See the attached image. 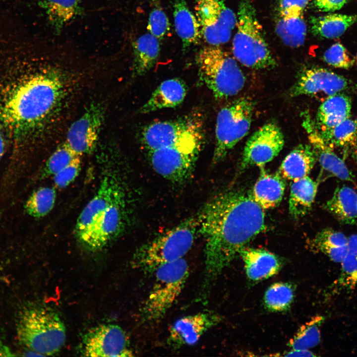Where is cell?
<instances>
[{
    "label": "cell",
    "instance_id": "21",
    "mask_svg": "<svg viewBox=\"0 0 357 357\" xmlns=\"http://www.w3.org/2000/svg\"><path fill=\"white\" fill-rule=\"evenodd\" d=\"M186 93L187 87L183 80L177 78L166 80L154 90L139 112L147 114L178 106L184 100Z\"/></svg>",
    "mask_w": 357,
    "mask_h": 357
},
{
    "label": "cell",
    "instance_id": "11",
    "mask_svg": "<svg viewBox=\"0 0 357 357\" xmlns=\"http://www.w3.org/2000/svg\"><path fill=\"white\" fill-rule=\"evenodd\" d=\"M194 8L206 42L219 46L229 41L237 18L223 0H195Z\"/></svg>",
    "mask_w": 357,
    "mask_h": 357
},
{
    "label": "cell",
    "instance_id": "48",
    "mask_svg": "<svg viewBox=\"0 0 357 357\" xmlns=\"http://www.w3.org/2000/svg\"><path fill=\"white\" fill-rule=\"evenodd\" d=\"M356 60H357V56H356Z\"/></svg>",
    "mask_w": 357,
    "mask_h": 357
},
{
    "label": "cell",
    "instance_id": "22",
    "mask_svg": "<svg viewBox=\"0 0 357 357\" xmlns=\"http://www.w3.org/2000/svg\"><path fill=\"white\" fill-rule=\"evenodd\" d=\"M239 256L244 263L248 278L254 281L274 275L281 267L277 256L264 249L245 247L241 251Z\"/></svg>",
    "mask_w": 357,
    "mask_h": 357
},
{
    "label": "cell",
    "instance_id": "5",
    "mask_svg": "<svg viewBox=\"0 0 357 357\" xmlns=\"http://www.w3.org/2000/svg\"><path fill=\"white\" fill-rule=\"evenodd\" d=\"M256 16L250 0H240L233 53L235 58L247 67L255 69L273 68L277 62L265 39L262 26Z\"/></svg>",
    "mask_w": 357,
    "mask_h": 357
},
{
    "label": "cell",
    "instance_id": "31",
    "mask_svg": "<svg viewBox=\"0 0 357 357\" xmlns=\"http://www.w3.org/2000/svg\"><path fill=\"white\" fill-rule=\"evenodd\" d=\"M357 21V15L338 13L312 17L310 19L312 33L315 35L327 39L341 36Z\"/></svg>",
    "mask_w": 357,
    "mask_h": 357
},
{
    "label": "cell",
    "instance_id": "27",
    "mask_svg": "<svg viewBox=\"0 0 357 357\" xmlns=\"http://www.w3.org/2000/svg\"><path fill=\"white\" fill-rule=\"evenodd\" d=\"M173 6L175 29L185 52L190 46L199 43L202 37L200 25L185 0H174Z\"/></svg>",
    "mask_w": 357,
    "mask_h": 357
},
{
    "label": "cell",
    "instance_id": "8",
    "mask_svg": "<svg viewBox=\"0 0 357 357\" xmlns=\"http://www.w3.org/2000/svg\"><path fill=\"white\" fill-rule=\"evenodd\" d=\"M155 273V280L141 310L143 320L157 321L166 314L178 298L189 275L183 258L163 265Z\"/></svg>",
    "mask_w": 357,
    "mask_h": 357
},
{
    "label": "cell",
    "instance_id": "41",
    "mask_svg": "<svg viewBox=\"0 0 357 357\" xmlns=\"http://www.w3.org/2000/svg\"><path fill=\"white\" fill-rule=\"evenodd\" d=\"M81 156L76 157L70 164L53 176L56 186L64 188L72 182L78 176L81 168Z\"/></svg>",
    "mask_w": 357,
    "mask_h": 357
},
{
    "label": "cell",
    "instance_id": "33",
    "mask_svg": "<svg viewBox=\"0 0 357 357\" xmlns=\"http://www.w3.org/2000/svg\"><path fill=\"white\" fill-rule=\"evenodd\" d=\"M276 32L286 45L294 48L301 46L306 33L302 15L291 18L281 17L276 24Z\"/></svg>",
    "mask_w": 357,
    "mask_h": 357
},
{
    "label": "cell",
    "instance_id": "18",
    "mask_svg": "<svg viewBox=\"0 0 357 357\" xmlns=\"http://www.w3.org/2000/svg\"><path fill=\"white\" fill-rule=\"evenodd\" d=\"M303 126L308 137L310 144L313 148L321 167L319 181L327 178L334 177L341 180L354 181L355 177L348 169L343 159L338 156L326 142L318 130L315 123L308 115L303 119Z\"/></svg>",
    "mask_w": 357,
    "mask_h": 357
},
{
    "label": "cell",
    "instance_id": "49",
    "mask_svg": "<svg viewBox=\"0 0 357 357\" xmlns=\"http://www.w3.org/2000/svg\"></svg>",
    "mask_w": 357,
    "mask_h": 357
},
{
    "label": "cell",
    "instance_id": "39",
    "mask_svg": "<svg viewBox=\"0 0 357 357\" xmlns=\"http://www.w3.org/2000/svg\"><path fill=\"white\" fill-rule=\"evenodd\" d=\"M323 59L329 65L340 68L349 69L354 63L346 48L339 43L332 45L325 52Z\"/></svg>",
    "mask_w": 357,
    "mask_h": 357
},
{
    "label": "cell",
    "instance_id": "26",
    "mask_svg": "<svg viewBox=\"0 0 357 357\" xmlns=\"http://www.w3.org/2000/svg\"><path fill=\"white\" fill-rule=\"evenodd\" d=\"M324 209L342 224L357 223V195L356 190L347 185L337 187Z\"/></svg>",
    "mask_w": 357,
    "mask_h": 357
},
{
    "label": "cell",
    "instance_id": "10",
    "mask_svg": "<svg viewBox=\"0 0 357 357\" xmlns=\"http://www.w3.org/2000/svg\"><path fill=\"white\" fill-rule=\"evenodd\" d=\"M204 130L202 113L193 111L177 119L158 121L145 126L140 141L148 151L173 145L191 134Z\"/></svg>",
    "mask_w": 357,
    "mask_h": 357
},
{
    "label": "cell",
    "instance_id": "9",
    "mask_svg": "<svg viewBox=\"0 0 357 357\" xmlns=\"http://www.w3.org/2000/svg\"><path fill=\"white\" fill-rule=\"evenodd\" d=\"M255 107L254 101L244 96L233 101L220 110L215 127L213 163L222 161L247 134Z\"/></svg>",
    "mask_w": 357,
    "mask_h": 357
},
{
    "label": "cell",
    "instance_id": "6",
    "mask_svg": "<svg viewBox=\"0 0 357 357\" xmlns=\"http://www.w3.org/2000/svg\"><path fill=\"white\" fill-rule=\"evenodd\" d=\"M200 80L216 99L238 94L243 88L245 77L235 59L219 46H206L196 57Z\"/></svg>",
    "mask_w": 357,
    "mask_h": 357
},
{
    "label": "cell",
    "instance_id": "20",
    "mask_svg": "<svg viewBox=\"0 0 357 357\" xmlns=\"http://www.w3.org/2000/svg\"><path fill=\"white\" fill-rule=\"evenodd\" d=\"M317 161L310 144H301L285 158L278 173L283 178L295 181L308 176Z\"/></svg>",
    "mask_w": 357,
    "mask_h": 357
},
{
    "label": "cell",
    "instance_id": "7",
    "mask_svg": "<svg viewBox=\"0 0 357 357\" xmlns=\"http://www.w3.org/2000/svg\"><path fill=\"white\" fill-rule=\"evenodd\" d=\"M204 130L191 134L176 143L148 151L153 170L164 178L182 183L192 175L205 139Z\"/></svg>",
    "mask_w": 357,
    "mask_h": 357
},
{
    "label": "cell",
    "instance_id": "23",
    "mask_svg": "<svg viewBox=\"0 0 357 357\" xmlns=\"http://www.w3.org/2000/svg\"><path fill=\"white\" fill-rule=\"evenodd\" d=\"M350 97L338 93L326 99L318 109L315 124L319 132L331 129L350 117Z\"/></svg>",
    "mask_w": 357,
    "mask_h": 357
},
{
    "label": "cell",
    "instance_id": "13",
    "mask_svg": "<svg viewBox=\"0 0 357 357\" xmlns=\"http://www.w3.org/2000/svg\"><path fill=\"white\" fill-rule=\"evenodd\" d=\"M81 345V352L86 357L132 356L125 333L116 325L103 324L92 328L85 334Z\"/></svg>",
    "mask_w": 357,
    "mask_h": 357
},
{
    "label": "cell",
    "instance_id": "1",
    "mask_svg": "<svg viewBox=\"0 0 357 357\" xmlns=\"http://www.w3.org/2000/svg\"><path fill=\"white\" fill-rule=\"evenodd\" d=\"M263 210L250 194L239 190L219 194L202 208L197 217L205 240L206 284L266 229Z\"/></svg>",
    "mask_w": 357,
    "mask_h": 357
},
{
    "label": "cell",
    "instance_id": "30",
    "mask_svg": "<svg viewBox=\"0 0 357 357\" xmlns=\"http://www.w3.org/2000/svg\"><path fill=\"white\" fill-rule=\"evenodd\" d=\"M311 243L316 250L336 263H341L348 252V238L332 228H326L318 232Z\"/></svg>",
    "mask_w": 357,
    "mask_h": 357
},
{
    "label": "cell",
    "instance_id": "46",
    "mask_svg": "<svg viewBox=\"0 0 357 357\" xmlns=\"http://www.w3.org/2000/svg\"><path fill=\"white\" fill-rule=\"evenodd\" d=\"M5 141L1 133L0 132V160L4 152Z\"/></svg>",
    "mask_w": 357,
    "mask_h": 357
},
{
    "label": "cell",
    "instance_id": "28",
    "mask_svg": "<svg viewBox=\"0 0 357 357\" xmlns=\"http://www.w3.org/2000/svg\"><path fill=\"white\" fill-rule=\"evenodd\" d=\"M134 76L143 75L156 63L160 53L159 40L149 33L138 37L132 43Z\"/></svg>",
    "mask_w": 357,
    "mask_h": 357
},
{
    "label": "cell",
    "instance_id": "12",
    "mask_svg": "<svg viewBox=\"0 0 357 357\" xmlns=\"http://www.w3.org/2000/svg\"><path fill=\"white\" fill-rule=\"evenodd\" d=\"M284 143V134L278 124L274 122L265 123L246 142L240 163V170L253 166L263 167L279 154Z\"/></svg>",
    "mask_w": 357,
    "mask_h": 357
},
{
    "label": "cell",
    "instance_id": "35",
    "mask_svg": "<svg viewBox=\"0 0 357 357\" xmlns=\"http://www.w3.org/2000/svg\"><path fill=\"white\" fill-rule=\"evenodd\" d=\"M56 199V191L51 187L39 188L29 197L24 208L32 217L41 218L47 215L53 208Z\"/></svg>",
    "mask_w": 357,
    "mask_h": 357
},
{
    "label": "cell",
    "instance_id": "17",
    "mask_svg": "<svg viewBox=\"0 0 357 357\" xmlns=\"http://www.w3.org/2000/svg\"><path fill=\"white\" fill-rule=\"evenodd\" d=\"M125 196L114 201L96 221L82 243L91 250L106 245L124 228L126 218Z\"/></svg>",
    "mask_w": 357,
    "mask_h": 357
},
{
    "label": "cell",
    "instance_id": "4",
    "mask_svg": "<svg viewBox=\"0 0 357 357\" xmlns=\"http://www.w3.org/2000/svg\"><path fill=\"white\" fill-rule=\"evenodd\" d=\"M17 336L21 344L39 355L55 354L62 348L65 328L53 310L37 305L24 307L18 314Z\"/></svg>",
    "mask_w": 357,
    "mask_h": 357
},
{
    "label": "cell",
    "instance_id": "38",
    "mask_svg": "<svg viewBox=\"0 0 357 357\" xmlns=\"http://www.w3.org/2000/svg\"><path fill=\"white\" fill-rule=\"evenodd\" d=\"M76 153L65 143L60 144L50 156L42 170V178L55 176L70 164L76 157Z\"/></svg>",
    "mask_w": 357,
    "mask_h": 357
},
{
    "label": "cell",
    "instance_id": "42",
    "mask_svg": "<svg viewBox=\"0 0 357 357\" xmlns=\"http://www.w3.org/2000/svg\"><path fill=\"white\" fill-rule=\"evenodd\" d=\"M309 0H279L281 17L291 18L302 15Z\"/></svg>",
    "mask_w": 357,
    "mask_h": 357
},
{
    "label": "cell",
    "instance_id": "47",
    "mask_svg": "<svg viewBox=\"0 0 357 357\" xmlns=\"http://www.w3.org/2000/svg\"><path fill=\"white\" fill-rule=\"evenodd\" d=\"M152 2H156L160 0H149Z\"/></svg>",
    "mask_w": 357,
    "mask_h": 357
},
{
    "label": "cell",
    "instance_id": "36",
    "mask_svg": "<svg viewBox=\"0 0 357 357\" xmlns=\"http://www.w3.org/2000/svg\"><path fill=\"white\" fill-rule=\"evenodd\" d=\"M341 263V272L330 288L332 295L353 290L357 286V257L348 251Z\"/></svg>",
    "mask_w": 357,
    "mask_h": 357
},
{
    "label": "cell",
    "instance_id": "16",
    "mask_svg": "<svg viewBox=\"0 0 357 357\" xmlns=\"http://www.w3.org/2000/svg\"><path fill=\"white\" fill-rule=\"evenodd\" d=\"M122 186L116 177H103L95 194L79 215L75 226L77 238L82 243L104 211L117 199L125 195Z\"/></svg>",
    "mask_w": 357,
    "mask_h": 357
},
{
    "label": "cell",
    "instance_id": "24",
    "mask_svg": "<svg viewBox=\"0 0 357 357\" xmlns=\"http://www.w3.org/2000/svg\"><path fill=\"white\" fill-rule=\"evenodd\" d=\"M261 168L260 175L250 195L263 209L274 208L282 199L285 189V181L278 174H268L263 167Z\"/></svg>",
    "mask_w": 357,
    "mask_h": 357
},
{
    "label": "cell",
    "instance_id": "37",
    "mask_svg": "<svg viewBox=\"0 0 357 357\" xmlns=\"http://www.w3.org/2000/svg\"><path fill=\"white\" fill-rule=\"evenodd\" d=\"M294 298V290L290 284L276 283L266 291L264 302L270 310L281 311L288 309Z\"/></svg>",
    "mask_w": 357,
    "mask_h": 357
},
{
    "label": "cell",
    "instance_id": "25",
    "mask_svg": "<svg viewBox=\"0 0 357 357\" xmlns=\"http://www.w3.org/2000/svg\"><path fill=\"white\" fill-rule=\"evenodd\" d=\"M328 144L337 149L344 158L357 160V119H347L335 127L319 132Z\"/></svg>",
    "mask_w": 357,
    "mask_h": 357
},
{
    "label": "cell",
    "instance_id": "3",
    "mask_svg": "<svg viewBox=\"0 0 357 357\" xmlns=\"http://www.w3.org/2000/svg\"><path fill=\"white\" fill-rule=\"evenodd\" d=\"M198 234L197 215L187 218L141 246L135 253L132 265L144 273H153L163 265L182 258Z\"/></svg>",
    "mask_w": 357,
    "mask_h": 357
},
{
    "label": "cell",
    "instance_id": "19",
    "mask_svg": "<svg viewBox=\"0 0 357 357\" xmlns=\"http://www.w3.org/2000/svg\"><path fill=\"white\" fill-rule=\"evenodd\" d=\"M221 316L212 312H201L183 316L171 326L168 344L174 348L192 345L208 330L217 325Z\"/></svg>",
    "mask_w": 357,
    "mask_h": 357
},
{
    "label": "cell",
    "instance_id": "29",
    "mask_svg": "<svg viewBox=\"0 0 357 357\" xmlns=\"http://www.w3.org/2000/svg\"><path fill=\"white\" fill-rule=\"evenodd\" d=\"M308 176L293 181L291 186L289 210L294 218L305 216L310 210L314 202L318 186Z\"/></svg>",
    "mask_w": 357,
    "mask_h": 357
},
{
    "label": "cell",
    "instance_id": "44",
    "mask_svg": "<svg viewBox=\"0 0 357 357\" xmlns=\"http://www.w3.org/2000/svg\"><path fill=\"white\" fill-rule=\"evenodd\" d=\"M286 357H314L315 355L309 350L292 349L285 354Z\"/></svg>",
    "mask_w": 357,
    "mask_h": 357
},
{
    "label": "cell",
    "instance_id": "32",
    "mask_svg": "<svg viewBox=\"0 0 357 357\" xmlns=\"http://www.w3.org/2000/svg\"><path fill=\"white\" fill-rule=\"evenodd\" d=\"M39 4L57 34L80 12L78 0H40Z\"/></svg>",
    "mask_w": 357,
    "mask_h": 357
},
{
    "label": "cell",
    "instance_id": "2",
    "mask_svg": "<svg viewBox=\"0 0 357 357\" xmlns=\"http://www.w3.org/2000/svg\"><path fill=\"white\" fill-rule=\"evenodd\" d=\"M60 75L52 69L32 75L8 96L0 109V120L14 136L32 133L54 113L63 95Z\"/></svg>",
    "mask_w": 357,
    "mask_h": 357
},
{
    "label": "cell",
    "instance_id": "34",
    "mask_svg": "<svg viewBox=\"0 0 357 357\" xmlns=\"http://www.w3.org/2000/svg\"><path fill=\"white\" fill-rule=\"evenodd\" d=\"M325 318L316 316L303 324L289 342L292 349L308 350L316 346L321 341L320 327Z\"/></svg>",
    "mask_w": 357,
    "mask_h": 357
},
{
    "label": "cell",
    "instance_id": "15",
    "mask_svg": "<svg viewBox=\"0 0 357 357\" xmlns=\"http://www.w3.org/2000/svg\"><path fill=\"white\" fill-rule=\"evenodd\" d=\"M105 111L100 103H92L68 129L65 143L81 156L95 149L105 118Z\"/></svg>",
    "mask_w": 357,
    "mask_h": 357
},
{
    "label": "cell",
    "instance_id": "40",
    "mask_svg": "<svg viewBox=\"0 0 357 357\" xmlns=\"http://www.w3.org/2000/svg\"><path fill=\"white\" fill-rule=\"evenodd\" d=\"M147 29L159 40H163L170 31L169 19L160 7L154 8L150 13Z\"/></svg>",
    "mask_w": 357,
    "mask_h": 357
},
{
    "label": "cell",
    "instance_id": "14",
    "mask_svg": "<svg viewBox=\"0 0 357 357\" xmlns=\"http://www.w3.org/2000/svg\"><path fill=\"white\" fill-rule=\"evenodd\" d=\"M347 79L332 71L320 67H306L299 72L289 91L292 97L321 96L326 99L348 88Z\"/></svg>",
    "mask_w": 357,
    "mask_h": 357
},
{
    "label": "cell",
    "instance_id": "43",
    "mask_svg": "<svg viewBox=\"0 0 357 357\" xmlns=\"http://www.w3.org/2000/svg\"><path fill=\"white\" fill-rule=\"evenodd\" d=\"M348 0H314L316 7L322 11H334L341 9Z\"/></svg>",
    "mask_w": 357,
    "mask_h": 357
},
{
    "label": "cell",
    "instance_id": "45",
    "mask_svg": "<svg viewBox=\"0 0 357 357\" xmlns=\"http://www.w3.org/2000/svg\"><path fill=\"white\" fill-rule=\"evenodd\" d=\"M348 251L357 257V234H353L348 238Z\"/></svg>",
    "mask_w": 357,
    "mask_h": 357
}]
</instances>
